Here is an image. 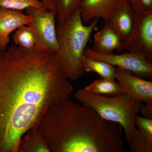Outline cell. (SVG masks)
<instances>
[{
    "mask_svg": "<svg viewBox=\"0 0 152 152\" xmlns=\"http://www.w3.org/2000/svg\"><path fill=\"white\" fill-rule=\"evenodd\" d=\"M94 35L92 48L94 51L101 53L113 54L115 50H123V42L119 36L113 29L108 22Z\"/></svg>",
    "mask_w": 152,
    "mask_h": 152,
    "instance_id": "12",
    "label": "cell"
},
{
    "mask_svg": "<svg viewBox=\"0 0 152 152\" xmlns=\"http://www.w3.org/2000/svg\"><path fill=\"white\" fill-rule=\"evenodd\" d=\"M84 55L94 59L100 60L114 66L127 70L134 75L144 79L152 77V64L145 57L129 52L120 55L104 54L94 51L90 48H86Z\"/></svg>",
    "mask_w": 152,
    "mask_h": 152,
    "instance_id": "6",
    "label": "cell"
},
{
    "mask_svg": "<svg viewBox=\"0 0 152 152\" xmlns=\"http://www.w3.org/2000/svg\"><path fill=\"white\" fill-rule=\"evenodd\" d=\"M0 7L21 11L31 7L48 10L40 0H0Z\"/></svg>",
    "mask_w": 152,
    "mask_h": 152,
    "instance_id": "19",
    "label": "cell"
},
{
    "mask_svg": "<svg viewBox=\"0 0 152 152\" xmlns=\"http://www.w3.org/2000/svg\"><path fill=\"white\" fill-rule=\"evenodd\" d=\"M122 129L69 99L51 106L38 127L50 152H123Z\"/></svg>",
    "mask_w": 152,
    "mask_h": 152,
    "instance_id": "2",
    "label": "cell"
},
{
    "mask_svg": "<svg viewBox=\"0 0 152 152\" xmlns=\"http://www.w3.org/2000/svg\"><path fill=\"white\" fill-rule=\"evenodd\" d=\"M74 97L79 103L92 109L103 119L120 125L130 143L138 132L135 119L140 113L142 103L125 94L111 96L94 94L80 89Z\"/></svg>",
    "mask_w": 152,
    "mask_h": 152,
    "instance_id": "4",
    "label": "cell"
},
{
    "mask_svg": "<svg viewBox=\"0 0 152 152\" xmlns=\"http://www.w3.org/2000/svg\"><path fill=\"white\" fill-rule=\"evenodd\" d=\"M46 7L47 9L50 11H55L56 12V9L52 0H40Z\"/></svg>",
    "mask_w": 152,
    "mask_h": 152,
    "instance_id": "22",
    "label": "cell"
},
{
    "mask_svg": "<svg viewBox=\"0 0 152 152\" xmlns=\"http://www.w3.org/2000/svg\"><path fill=\"white\" fill-rule=\"evenodd\" d=\"M31 20L28 15L21 11L0 7V49L6 50L10 42L11 33L27 25Z\"/></svg>",
    "mask_w": 152,
    "mask_h": 152,
    "instance_id": "10",
    "label": "cell"
},
{
    "mask_svg": "<svg viewBox=\"0 0 152 152\" xmlns=\"http://www.w3.org/2000/svg\"><path fill=\"white\" fill-rule=\"evenodd\" d=\"M18 152H50L44 137L38 128L28 131L19 142Z\"/></svg>",
    "mask_w": 152,
    "mask_h": 152,
    "instance_id": "14",
    "label": "cell"
},
{
    "mask_svg": "<svg viewBox=\"0 0 152 152\" xmlns=\"http://www.w3.org/2000/svg\"><path fill=\"white\" fill-rule=\"evenodd\" d=\"M135 15V11L127 1L124 0L106 21L108 22L122 41L124 42L132 31Z\"/></svg>",
    "mask_w": 152,
    "mask_h": 152,
    "instance_id": "11",
    "label": "cell"
},
{
    "mask_svg": "<svg viewBox=\"0 0 152 152\" xmlns=\"http://www.w3.org/2000/svg\"><path fill=\"white\" fill-rule=\"evenodd\" d=\"M73 90L57 55L0 49V152H18L22 136Z\"/></svg>",
    "mask_w": 152,
    "mask_h": 152,
    "instance_id": "1",
    "label": "cell"
},
{
    "mask_svg": "<svg viewBox=\"0 0 152 152\" xmlns=\"http://www.w3.org/2000/svg\"><path fill=\"white\" fill-rule=\"evenodd\" d=\"M84 89L91 94L106 96L124 94L119 84L115 80L102 78L95 80Z\"/></svg>",
    "mask_w": 152,
    "mask_h": 152,
    "instance_id": "15",
    "label": "cell"
},
{
    "mask_svg": "<svg viewBox=\"0 0 152 152\" xmlns=\"http://www.w3.org/2000/svg\"><path fill=\"white\" fill-rule=\"evenodd\" d=\"M124 0H84L79 7L83 23L102 18L108 20Z\"/></svg>",
    "mask_w": 152,
    "mask_h": 152,
    "instance_id": "9",
    "label": "cell"
},
{
    "mask_svg": "<svg viewBox=\"0 0 152 152\" xmlns=\"http://www.w3.org/2000/svg\"><path fill=\"white\" fill-rule=\"evenodd\" d=\"M140 113L142 114V117L152 119V105L142 103Z\"/></svg>",
    "mask_w": 152,
    "mask_h": 152,
    "instance_id": "21",
    "label": "cell"
},
{
    "mask_svg": "<svg viewBox=\"0 0 152 152\" xmlns=\"http://www.w3.org/2000/svg\"><path fill=\"white\" fill-rule=\"evenodd\" d=\"M16 46L25 50L35 49L37 38L34 31L28 26L19 28L13 37Z\"/></svg>",
    "mask_w": 152,
    "mask_h": 152,
    "instance_id": "17",
    "label": "cell"
},
{
    "mask_svg": "<svg viewBox=\"0 0 152 152\" xmlns=\"http://www.w3.org/2000/svg\"><path fill=\"white\" fill-rule=\"evenodd\" d=\"M136 13H152V0H126Z\"/></svg>",
    "mask_w": 152,
    "mask_h": 152,
    "instance_id": "20",
    "label": "cell"
},
{
    "mask_svg": "<svg viewBox=\"0 0 152 152\" xmlns=\"http://www.w3.org/2000/svg\"><path fill=\"white\" fill-rule=\"evenodd\" d=\"M135 124L138 132L129 143L130 150L133 152H152V119L137 115Z\"/></svg>",
    "mask_w": 152,
    "mask_h": 152,
    "instance_id": "13",
    "label": "cell"
},
{
    "mask_svg": "<svg viewBox=\"0 0 152 152\" xmlns=\"http://www.w3.org/2000/svg\"><path fill=\"white\" fill-rule=\"evenodd\" d=\"M96 19L88 26L84 25L78 8L64 22L56 26L59 52L57 55L68 80H75L85 72L82 60L87 44L97 25Z\"/></svg>",
    "mask_w": 152,
    "mask_h": 152,
    "instance_id": "3",
    "label": "cell"
},
{
    "mask_svg": "<svg viewBox=\"0 0 152 152\" xmlns=\"http://www.w3.org/2000/svg\"><path fill=\"white\" fill-rule=\"evenodd\" d=\"M26 11L31 19L27 26L35 34L36 50L58 54L59 47L56 24L57 12L48 10H42L34 7L29 8Z\"/></svg>",
    "mask_w": 152,
    "mask_h": 152,
    "instance_id": "5",
    "label": "cell"
},
{
    "mask_svg": "<svg viewBox=\"0 0 152 152\" xmlns=\"http://www.w3.org/2000/svg\"><path fill=\"white\" fill-rule=\"evenodd\" d=\"M56 9L58 23L64 22L79 8L84 0H52Z\"/></svg>",
    "mask_w": 152,
    "mask_h": 152,
    "instance_id": "18",
    "label": "cell"
},
{
    "mask_svg": "<svg viewBox=\"0 0 152 152\" xmlns=\"http://www.w3.org/2000/svg\"><path fill=\"white\" fill-rule=\"evenodd\" d=\"M82 65L85 72L96 73L102 78L115 79L116 67L108 63L91 58L84 55Z\"/></svg>",
    "mask_w": 152,
    "mask_h": 152,
    "instance_id": "16",
    "label": "cell"
},
{
    "mask_svg": "<svg viewBox=\"0 0 152 152\" xmlns=\"http://www.w3.org/2000/svg\"><path fill=\"white\" fill-rule=\"evenodd\" d=\"M115 79L118 81L124 94L142 103L152 105V81L117 67Z\"/></svg>",
    "mask_w": 152,
    "mask_h": 152,
    "instance_id": "8",
    "label": "cell"
},
{
    "mask_svg": "<svg viewBox=\"0 0 152 152\" xmlns=\"http://www.w3.org/2000/svg\"><path fill=\"white\" fill-rule=\"evenodd\" d=\"M123 50L137 54L151 61L152 58V13H136L130 35L123 42Z\"/></svg>",
    "mask_w": 152,
    "mask_h": 152,
    "instance_id": "7",
    "label": "cell"
}]
</instances>
